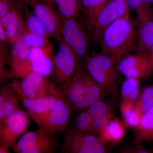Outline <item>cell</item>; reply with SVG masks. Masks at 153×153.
Wrapping results in <instances>:
<instances>
[{"label":"cell","mask_w":153,"mask_h":153,"mask_svg":"<svg viewBox=\"0 0 153 153\" xmlns=\"http://www.w3.org/2000/svg\"><path fill=\"white\" fill-rule=\"evenodd\" d=\"M137 30L129 13L104 30L100 39L101 53L119 60L136 47Z\"/></svg>","instance_id":"1"},{"label":"cell","mask_w":153,"mask_h":153,"mask_svg":"<svg viewBox=\"0 0 153 153\" xmlns=\"http://www.w3.org/2000/svg\"><path fill=\"white\" fill-rule=\"evenodd\" d=\"M119 60L100 52L88 56L83 62V67L94 80L114 98L118 96L121 75L118 67Z\"/></svg>","instance_id":"2"},{"label":"cell","mask_w":153,"mask_h":153,"mask_svg":"<svg viewBox=\"0 0 153 153\" xmlns=\"http://www.w3.org/2000/svg\"><path fill=\"white\" fill-rule=\"evenodd\" d=\"M62 22L61 36L64 43L72 50L81 63L89 56L92 40L83 21L79 18L66 19Z\"/></svg>","instance_id":"3"},{"label":"cell","mask_w":153,"mask_h":153,"mask_svg":"<svg viewBox=\"0 0 153 153\" xmlns=\"http://www.w3.org/2000/svg\"><path fill=\"white\" fill-rule=\"evenodd\" d=\"M57 44L58 49L53 57L52 75L55 85L62 89L71 82L80 62L75 53L63 41Z\"/></svg>","instance_id":"4"},{"label":"cell","mask_w":153,"mask_h":153,"mask_svg":"<svg viewBox=\"0 0 153 153\" xmlns=\"http://www.w3.org/2000/svg\"><path fill=\"white\" fill-rule=\"evenodd\" d=\"M49 91L55 96L56 101L47 118L40 128L53 136L57 133L66 130L68 128V122L72 110L70 104L54 82L50 83Z\"/></svg>","instance_id":"5"},{"label":"cell","mask_w":153,"mask_h":153,"mask_svg":"<svg viewBox=\"0 0 153 153\" xmlns=\"http://www.w3.org/2000/svg\"><path fill=\"white\" fill-rule=\"evenodd\" d=\"M129 9L127 0H108L97 15L89 30L92 41L99 44L105 29L117 19L129 13Z\"/></svg>","instance_id":"6"},{"label":"cell","mask_w":153,"mask_h":153,"mask_svg":"<svg viewBox=\"0 0 153 153\" xmlns=\"http://www.w3.org/2000/svg\"><path fill=\"white\" fill-rule=\"evenodd\" d=\"M53 136L38 128L26 132L12 149L16 153H54L57 143Z\"/></svg>","instance_id":"7"},{"label":"cell","mask_w":153,"mask_h":153,"mask_svg":"<svg viewBox=\"0 0 153 153\" xmlns=\"http://www.w3.org/2000/svg\"><path fill=\"white\" fill-rule=\"evenodd\" d=\"M30 121L28 114L19 108L0 123V146L9 149L27 131Z\"/></svg>","instance_id":"8"},{"label":"cell","mask_w":153,"mask_h":153,"mask_svg":"<svg viewBox=\"0 0 153 153\" xmlns=\"http://www.w3.org/2000/svg\"><path fill=\"white\" fill-rule=\"evenodd\" d=\"M63 136L64 153H104L105 146L100 142L98 135L66 130Z\"/></svg>","instance_id":"9"},{"label":"cell","mask_w":153,"mask_h":153,"mask_svg":"<svg viewBox=\"0 0 153 153\" xmlns=\"http://www.w3.org/2000/svg\"><path fill=\"white\" fill-rule=\"evenodd\" d=\"M29 5L43 23L49 38L55 39L57 44L63 41L62 21L52 0H39Z\"/></svg>","instance_id":"10"},{"label":"cell","mask_w":153,"mask_h":153,"mask_svg":"<svg viewBox=\"0 0 153 153\" xmlns=\"http://www.w3.org/2000/svg\"><path fill=\"white\" fill-rule=\"evenodd\" d=\"M51 82L49 77L31 72L20 80L15 79L10 85L18 93L31 99L44 97L49 93Z\"/></svg>","instance_id":"11"},{"label":"cell","mask_w":153,"mask_h":153,"mask_svg":"<svg viewBox=\"0 0 153 153\" xmlns=\"http://www.w3.org/2000/svg\"><path fill=\"white\" fill-rule=\"evenodd\" d=\"M17 93L30 117L39 128L41 127L55 104V96L49 91L44 97L31 99Z\"/></svg>","instance_id":"12"},{"label":"cell","mask_w":153,"mask_h":153,"mask_svg":"<svg viewBox=\"0 0 153 153\" xmlns=\"http://www.w3.org/2000/svg\"><path fill=\"white\" fill-rule=\"evenodd\" d=\"M24 4L19 1L12 10L0 19L10 45L21 38L24 28Z\"/></svg>","instance_id":"13"},{"label":"cell","mask_w":153,"mask_h":153,"mask_svg":"<svg viewBox=\"0 0 153 153\" xmlns=\"http://www.w3.org/2000/svg\"><path fill=\"white\" fill-rule=\"evenodd\" d=\"M149 66L148 55L137 53L126 55L120 60L118 64L122 75L126 77L140 79L146 78Z\"/></svg>","instance_id":"14"},{"label":"cell","mask_w":153,"mask_h":153,"mask_svg":"<svg viewBox=\"0 0 153 153\" xmlns=\"http://www.w3.org/2000/svg\"><path fill=\"white\" fill-rule=\"evenodd\" d=\"M137 19L136 49L137 53L148 55L153 44V8Z\"/></svg>","instance_id":"15"},{"label":"cell","mask_w":153,"mask_h":153,"mask_svg":"<svg viewBox=\"0 0 153 153\" xmlns=\"http://www.w3.org/2000/svg\"><path fill=\"white\" fill-rule=\"evenodd\" d=\"M115 105L111 101L102 99L94 102L88 108L92 119V133L98 135L107 123L113 118Z\"/></svg>","instance_id":"16"},{"label":"cell","mask_w":153,"mask_h":153,"mask_svg":"<svg viewBox=\"0 0 153 153\" xmlns=\"http://www.w3.org/2000/svg\"><path fill=\"white\" fill-rule=\"evenodd\" d=\"M87 71L80 62L71 82L66 87L60 89L71 107L84 95L87 86Z\"/></svg>","instance_id":"17"},{"label":"cell","mask_w":153,"mask_h":153,"mask_svg":"<svg viewBox=\"0 0 153 153\" xmlns=\"http://www.w3.org/2000/svg\"><path fill=\"white\" fill-rule=\"evenodd\" d=\"M106 94H109L88 73L86 90L82 98L71 106L72 111L78 112L87 109L94 102L102 99Z\"/></svg>","instance_id":"18"},{"label":"cell","mask_w":153,"mask_h":153,"mask_svg":"<svg viewBox=\"0 0 153 153\" xmlns=\"http://www.w3.org/2000/svg\"><path fill=\"white\" fill-rule=\"evenodd\" d=\"M18 93L10 85H4L0 89V123L20 108Z\"/></svg>","instance_id":"19"},{"label":"cell","mask_w":153,"mask_h":153,"mask_svg":"<svg viewBox=\"0 0 153 153\" xmlns=\"http://www.w3.org/2000/svg\"><path fill=\"white\" fill-rule=\"evenodd\" d=\"M126 127L123 121H122L117 117L113 118L99 133L100 142L104 145L120 142L125 136Z\"/></svg>","instance_id":"20"},{"label":"cell","mask_w":153,"mask_h":153,"mask_svg":"<svg viewBox=\"0 0 153 153\" xmlns=\"http://www.w3.org/2000/svg\"><path fill=\"white\" fill-rule=\"evenodd\" d=\"M153 141V106L143 114L134 134V144Z\"/></svg>","instance_id":"21"},{"label":"cell","mask_w":153,"mask_h":153,"mask_svg":"<svg viewBox=\"0 0 153 153\" xmlns=\"http://www.w3.org/2000/svg\"><path fill=\"white\" fill-rule=\"evenodd\" d=\"M83 22L89 33L99 12L108 0H78Z\"/></svg>","instance_id":"22"},{"label":"cell","mask_w":153,"mask_h":153,"mask_svg":"<svg viewBox=\"0 0 153 153\" xmlns=\"http://www.w3.org/2000/svg\"><path fill=\"white\" fill-rule=\"evenodd\" d=\"M29 6L28 4L24 2V28L23 33L28 32L49 37L43 23L32 10H30Z\"/></svg>","instance_id":"23"},{"label":"cell","mask_w":153,"mask_h":153,"mask_svg":"<svg viewBox=\"0 0 153 153\" xmlns=\"http://www.w3.org/2000/svg\"><path fill=\"white\" fill-rule=\"evenodd\" d=\"M140 79L126 77L120 87L121 102L135 103L140 93Z\"/></svg>","instance_id":"24"},{"label":"cell","mask_w":153,"mask_h":153,"mask_svg":"<svg viewBox=\"0 0 153 153\" xmlns=\"http://www.w3.org/2000/svg\"><path fill=\"white\" fill-rule=\"evenodd\" d=\"M62 22L66 19L79 18L81 9L78 0H52Z\"/></svg>","instance_id":"25"},{"label":"cell","mask_w":153,"mask_h":153,"mask_svg":"<svg viewBox=\"0 0 153 153\" xmlns=\"http://www.w3.org/2000/svg\"><path fill=\"white\" fill-rule=\"evenodd\" d=\"M135 103L121 102L120 112L123 122L127 127L136 129L139 125L142 115L137 109Z\"/></svg>","instance_id":"26"},{"label":"cell","mask_w":153,"mask_h":153,"mask_svg":"<svg viewBox=\"0 0 153 153\" xmlns=\"http://www.w3.org/2000/svg\"><path fill=\"white\" fill-rule=\"evenodd\" d=\"M10 46V66L23 63L27 60L31 48L26 45L21 37Z\"/></svg>","instance_id":"27"},{"label":"cell","mask_w":153,"mask_h":153,"mask_svg":"<svg viewBox=\"0 0 153 153\" xmlns=\"http://www.w3.org/2000/svg\"><path fill=\"white\" fill-rule=\"evenodd\" d=\"M92 119L88 110L80 111L74 119L71 129L75 131L92 133Z\"/></svg>","instance_id":"28"},{"label":"cell","mask_w":153,"mask_h":153,"mask_svg":"<svg viewBox=\"0 0 153 153\" xmlns=\"http://www.w3.org/2000/svg\"><path fill=\"white\" fill-rule=\"evenodd\" d=\"M136 108L142 116L146 111L153 106V85L144 88L140 92L135 104Z\"/></svg>","instance_id":"29"},{"label":"cell","mask_w":153,"mask_h":153,"mask_svg":"<svg viewBox=\"0 0 153 153\" xmlns=\"http://www.w3.org/2000/svg\"><path fill=\"white\" fill-rule=\"evenodd\" d=\"M24 43L30 48H43L53 45L49 37L40 36L37 34L24 32L21 36Z\"/></svg>","instance_id":"30"},{"label":"cell","mask_w":153,"mask_h":153,"mask_svg":"<svg viewBox=\"0 0 153 153\" xmlns=\"http://www.w3.org/2000/svg\"><path fill=\"white\" fill-rule=\"evenodd\" d=\"M127 1L129 8L136 12L137 18L153 8V0H127Z\"/></svg>","instance_id":"31"},{"label":"cell","mask_w":153,"mask_h":153,"mask_svg":"<svg viewBox=\"0 0 153 153\" xmlns=\"http://www.w3.org/2000/svg\"><path fill=\"white\" fill-rule=\"evenodd\" d=\"M120 152V153H153V150L149 149L141 144L125 146L121 149Z\"/></svg>","instance_id":"32"},{"label":"cell","mask_w":153,"mask_h":153,"mask_svg":"<svg viewBox=\"0 0 153 153\" xmlns=\"http://www.w3.org/2000/svg\"><path fill=\"white\" fill-rule=\"evenodd\" d=\"M19 1L16 0H0V19L5 16L16 7Z\"/></svg>","instance_id":"33"},{"label":"cell","mask_w":153,"mask_h":153,"mask_svg":"<svg viewBox=\"0 0 153 153\" xmlns=\"http://www.w3.org/2000/svg\"><path fill=\"white\" fill-rule=\"evenodd\" d=\"M148 57H149V66L146 79L149 78L153 74V44L151 47L149 53L148 55Z\"/></svg>","instance_id":"34"},{"label":"cell","mask_w":153,"mask_h":153,"mask_svg":"<svg viewBox=\"0 0 153 153\" xmlns=\"http://www.w3.org/2000/svg\"><path fill=\"white\" fill-rule=\"evenodd\" d=\"M0 153H12L9 152L8 149H4V148L0 146Z\"/></svg>","instance_id":"35"},{"label":"cell","mask_w":153,"mask_h":153,"mask_svg":"<svg viewBox=\"0 0 153 153\" xmlns=\"http://www.w3.org/2000/svg\"><path fill=\"white\" fill-rule=\"evenodd\" d=\"M38 1H39V0H24V2L30 4L31 3L35 2Z\"/></svg>","instance_id":"36"},{"label":"cell","mask_w":153,"mask_h":153,"mask_svg":"<svg viewBox=\"0 0 153 153\" xmlns=\"http://www.w3.org/2000/svg\"><path fill=\"white\" fill-rule=\"evenodd\" d=\"M16 1H22V0H16Z\"/></svg>","instance_id":"37"},{"label":"cell","mask_w":153,"mask_h":153,"mask_svg":"<svg viewBox=\"0 0 153 153\" xmlns=\"http://www.w3.org/2000/svg\"><path fill=\"white\" fill-rule=\"evenodd\" d=\"M104 153H108L107 152H105Z\"/></svg>","instance_id":"38"},{"label":"cell","mask_w":153,"mask_h":153,"mask_svg":"<svg viewBox=\"0 0 153 153\" xmlns=\"http://www.w3.org/2000/svg\"><path fill=\"white\" fill-rule=\"evenodd\" d=\"M153 151V150H152Z\"/></svg>","instance_id":"39"}]
</instances>
